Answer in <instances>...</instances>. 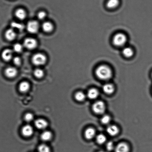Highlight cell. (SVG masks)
<instances>
[{
    "instance_id": "cell-22",
    "label": "cell",
    "mask_w": 152,
    "mask_h": 152,
    "mask_svg": "<svg viewBox=\"0 0 152 152\" xmlns=\"http://www.w3.org/2000/svg\"><path fill=\"white\" fill-rule=\"evenodd\" d=\"M123 55L125 57L127 58L132 57L133 55V49L129 47H125L123 48Z\"/></svg>"
},
{
    "instance_id": "cell-26",
    "label": "cell",
    "mask_w": 152,
    "mask_h": 152,
    "mask_svg": "<svg viewBox=\"0 0 152 152\" xmlns=\"http://www.w3.org/2000/svg\"><path fill=\"white\" fill-rule=\"evenodd\" d=\"M34 75L37 78H42L44 76V72L42 70L37 69L34 71Z\"/></svg>"
},
{
    "instance_id": "cell-28",
    "label": "cell",
    "mask_w": 152,
    "mask_h": 152,
    "mask_svg": "<svg viewBox=\"0 0 152 152\" xmlns=\"http://www.w3.org/2000/svg\"><path fill=\"white\" fill-rule=\"evenodd\" d=\"M111 118L110 116L108 115H104L101 119V121L103 124L107 125L109 124L110 122Z\"/></svg>"
},
{
    "instance_id": "cell-31",
    "label": "cell",
    "mask_w": 152,
    "mask_h": 152,
    "mask_svg": "<svg viewBox=\"0 0 152 152\" xmlns=\"http://www.w3.org/2000/svg\"><path fill=\"white\" fill-rule=\"evenodd\" d=\"M106 148L107 150L109 151H112L115 148L114 144L113 142L111 141L108 142L106 143Z\"/></svg>"
},
{
    "instance_id": "cell-32",
    "label": "cell",
    "mask_w": 152,
    "mask_h": 152,
    "mask_svg": "<svg viewBox=\"0 0 152 152\" xmlns=\"http://www.w3.org/2000/svg\"><path fill=\"white\" fill-rule=\"evenodd\" d=\"M13 62L14 65H16V66H19L21 65V59L19 57H16L13 59Z\"/></svg>"
},
{
    "instance_id": "cell-16",
    "label": "cell",
    "mask_w": 152,
    "mask_h": 152,
    "mask_svg": "<svg viewBox=\"0 0 152 152\" xmlns=\"http://www.w3.org/2000/svg\"><path fill=\"white\" fill-rule=\"evenodd\" d=\"M103 90L105 93L107 94H111L114 91V86L111 84L108 83L105 85L103 87Z\"/></svg>"
},
{
    "instance_id": "cell-20",
    "label": "cell",
    "mask_w": 152,
    "mask_h": 152,
    "mask_svg": "<svg viewBox=\"0 0 152 152\" xmlns=\"http://www.w3.org/2000/svg\"><path fill=\"white\" fill-rule=\"evenodd\" d=\"M19 90L22 93H25L29 90L30 85L27 82H23L19 85Z\"/></svg>"
},
{
    "instance_id": "cell-6",
    "label": "cell",
    "mask_w": 152,
    "mask_h": 152,
    "mask_svg": "<svg viewBox=\"0 0 152 152\" xmlns=\"http://www.w3.org/2000/svg\"><path fill=\"white\" fill-rule=\"evenodd\" d=\"M37 44L36 39L32 38H28L24 40L23 45L27 49H33L36 47Z\"/></svg>"
},
{
    "instance_id": "cell-4",
    "label": "cell",
    "mask_w": 152,
    "mask_h": 152,
    "mask_svg": "<svg viewBox=\"0 0 152 152\" xmlns=\"http://www.w3.org/2000/svg\"><path fill=\"white\" fill-rule=\"evenodd\" d=\"M92 109L96 114H102L105 113L106 107L103 102L102 101H98L93 104Z\"/></svg>"
},
{
    "instance_id": "cell-12",
    "label": "cell",
    "mask_w": 152,
    "mask_h": 152,
    "mask_svg": "<svg viewBox=\"0 0 152 152\" xmlns=\"http://www.w3.org/2000/svg\"><path fill=\"white\" fill-rule=\"evenodd\" d=\"M5 37L8 41H12L15 39L16 37V33L13 28L7 30L5 33Z\"/></svg>"
},
{
    "instance_id": "cell-18",
    "label": "cell",
    "mask_w": 152,
    "mask_h": 152,
    "mask_svg": "<svg viewBox=\"0 0 152 152\" xmlns=\"http://www.w3.org/2000/svg\"><path fill=\"white\" fill-rule=\"evenodd\" d=\"M42 27L44 31L48 33L52 32L54 29L53 25L52 23L49 22H45L43 23Z\"/></svg>"
},
{
    "instance_id": "cell-23",
    "label": "cell",
    "mask_w": 152,
    "mask_h": 152,
    "mask_svg": "<svg viewBox=\"0 0 152 152\" xmlns=\"http://www.w3.org/2000/svg\"><path fill=\"white\" fill-rule=\"evenodd\" d=\"M86 96L83 92H77L75 95V98L79 102H82L86 99Z\"/></svg>"
},
{
    "instance_id": "cell-34",
    "label": "cell",
    "mask_w": 152,
    "mask_h": 152,
    "mask_svg": "<svg viewBox=\"0 0 152 152\" xmlns=\"http://www.w3.org/2000/svg\"><path fill=\"white\" fill-rule=\"evenodd\" d=\"M98 152H106L104 151H99Z\"/></svg>"
},
{
    "instance_id": "cell-24",
    "label": "cell",
    "mask_w": 152,
    "mask_h": 152,
    "mask_svg": "<svg viewBox=\"0 0 152 152\" xmlns=\"http://www.w3.org/2000/svg\"><path fill=\"white\" fill-rule=\"evenodd\" d=\"M96 141L99 144H103L106 141V136L102 134H99L96 137Z\"/></svg>"
},
{
    "instance_id": "cell-7",
    "label": "cell",
    "mask_w": 152,
    "mask_h": 152,
    "mask_svg": "<svg viewBox=\"0 0 152 152\" xmlns=\"http://www.w3.org/2000/svg\"><path fill=\"white\" fill-rule=\"evenodd\" d=\"M22 133L24 137H29L32 136L34 133V129L32 126L29 125H25L22 129Z\"/></svg>"
},
{
    "instance_id": "cell-8",
    "label": "cell",
    "mask_w": 152,
    "mask_h": 152,
    "mask_svg": "<svg viewBox=\"0 0 152 152\" xmlns=\"http://www.w3.org/2000/svg\"><path fill=\"white\" fill-rule=\"evenodd\" d=\"M13 55V51L11 49H6L3 51L1 56L4 61L6 62H9L12 59Z\"/></svg>"
},
{
    "instance_id": "cell-10",
    "label": "cell",
    "mask_w": 152,
    "mask_h": 152,
    "mask_svg": "<svg viewBox=\"0 0 152 152\" xmlns=\"http://www.w3.org/2000/svg\"><path fill=\"white\" fill-rule=\"evenodd\" d=\"M34 124L37 128L39 130H44L48 125V122L45 119H37Z\"/></svg>"
},
{
    "instance_id": "cell-33",
    "label": "cell",
    "mask_w": 152,
    "mask_h": 152,
    "mask_svg": "<svg viewBox=\"0 0 152 152\" xmlns=\"http://www.w3.org/2000/svg\"><path fill=\"white\" fill-rule=\"evenodd\" d=\"M37 16L38 19L42 20L45 18V17L46 16V14L44 11H41V12L38 13Z\"/></svg>"
},
{
    "instance_id": "cell-14",
    "label": "cell",
    "mask_w": 152,
    "mask_h": 152,
    "mask_svg": "<svg viewBox=\"0 0 152 152\" xmlns=\"http://www.w3.org/2000/svg\"><path fill=\"white\" fill-rule=\"evenodd\" d=\"M95 135H96V131L93 128H89L85 131V137L88 140H91L93 138L95 137Z\"/></svg>"
},
{
    "instance_id": "cell-25",
    "label": "cell",
    "mask_w": 152,
    "mask_h": 152,
    "mask_svg": "<svg viewBox=\"0 0 152 152\" xmlns=\"http://www.w3.org/2000/svg\"><path fill=\"white\" fill-rule=\"evenodd\" d=\"M38 151V152H51L49 146L44 144H41L39 146Z\"/></svg>"
},
{
    "instance_id": "cell-1",
    "label": "cell",
    "mask_w": 152,
    "mask_h": 152,
    "mask_svg": "<svg viewBox=\"0 0 152 152\" xmlns=\"http://www.w3.org/2000/svg\"><path fill=\"white\" fill-rule=\"evenodd\" d=\"M96 76L102 80H106L110 79L113 76V72L109 66L102 65L98 67L96 70Z\"/></svg>"
},
{
    "instance_id": "cell-21",
    "label": "cell",
    "mask_w": 152,
    "mask_h": 152,
    "mask_svg": "<svg viewBox=\"0 0 152 152\" xmlns=\"http://www.w3.org/2000/svg\"><path fill=\"white\" fill-rule=\"evenodd\" d=\"M119 4V0H108L106 6L109 9H113L118 7Z\"/></svg>"
},
{
    "instance_id": "cell-9",
    "label": "cell",
    "mask_w": 152,
    "mask_h": 152,
    "mask_svg": "<svg viewBox=\"0 0 152 152\" xmlns=\"http://www.w3.org/2000/svg\"><path fill=\"white\" fill-rule=\"evenodd\" d=\"M18 71L15 68L8 67L5 70V74L7 77L12 78L15 77L17 75Z\"/></svg>"
},
{
    "instance_id": "cell-11",
    "label": "cell",
    "mask_w": 152,
    "mask_h": 152,
    "mask_svg": "<svg viewBox=\"0 0 152 152\" xmlns=\"http://www.w3.org/2000/svg\"><path fill=\"white\" fill-rule=\"evenodd\" d=\"M115 150V152H129L130 149L127 143H121L117 145Z\"/></svg>"
},
{
    "instance_id": "cell-19",
    "label": "cell",
    "mask_w": 152,
    "mask_h": 152,
    "mask_svg": "<svg viewBox=\"0 0 152 152\" xmlns=\"http://www.w3.org/2000/svg\"><path fill=\"white\" fill-rule=\"evenodd\" d=\"M52 133L50 131L45 130L41 134V138L44 141H48L52 139Z\"/></svg>"
},
{
    "instance_id": "cell-13",
    "label": "cell",
    "mask_w": 152,
    "mask_h": 152,
    "mask_svg": "<svg viewBox=\"0 0 152 152\" xmlns=\"http://www.w3.org/2000/svg\"><path fill=\"white\" fill-rule=\"evenodd\" d=\"M106 131L110 136H114L119 133V130L117 126L115 125H110L108 126Z\"/></svg>"
},
{
    "instance_id": "cell-2",
    "label": "cell",
    "mask_w": 152,
    "mask_h": 152,
    "mask_svg": "<svg viewBox=\"0 0 152 152\" xmlns=\"http://www.w3.org/2000/svg\"><path fill=\"white\" fill-rule=\"evenodd\" d=\"M47 60L46 57L43 54L38 53L32 57V63L37 66H42L46 63Z\"/></svg>"
},
{
    "instance_id": "cell-15",
    "label": "cell",
    "mask_w": 152,
    "mask_h": 152,
    "mask_svg": "<svg viewBox=\"0 0 152 152\" xmlns=\"http://www.w3.org/2000/svg\"><path fill=\"white\" fill-rule=\"evenodd\" d=\"M15 15L18 19L22 20L26 18L27 14L24 10L20 8L16 10L15 13Z\"/></svg>"
},
{
    "instance_id": "cell-29",
    "label": "cell",
    "mask_w": 152,
    "mask_h": 152,
    "mask_svg": "<svg viewBox=\"0 0 152 152\" xmlns=\"http://www.w3.org/2000/svg\"><path fill=\"white\" fill-rule=\"evenodd\" d=\"M11 26L13 29L15 28L17 29H22L24 28V25L22 24L16 22H13L11 24Z\"/></svg>"
},
{
    "instance_id": "cell-27",
    "label": "cell",
    "mask_w": 152,
    "mask_h": 152,
    "mask_svg": "<svg viewBox=\"0 0 152 152\" xmlns=\"http://www.w3.org/2000/svg\"><path fill=\"white\" fill-rule=\"evenodd\" d=\"M23 49V46L21 44L19 43L15 44L13 47L14 51L17 53H20L22 52Z\"/></svg>"
},
{
    "instance_id": "cell-17",
    "label": "cell",
    "mask_w": 152,
    "mask_h": 152,
    "mask_svg": "<svg viewBox=\"0 0 152 152\" xmlns=\"http://www.w3.org/2000/svg\"><path fill=\"white\" fill-rule=\"evenodd\" d=\"M99 92L96 89H91L87 92V96L89 99H94L99 96Z\"/></svg>"
},
{
    "instance_id": "cell-5",
    "label": "cell",
    "mask_w": 152,
    "mask_h": 152,
    "mask_svg": "<svg viewBox=\"0 0 152 152\" xmlns=\"http://www.w3.org/2000/svg\"><path fill=\"white\" fill-rule=\"evenodd\" d=\"M39 24L35 21H31L28 23L27 28L28 32L31 34H35L39 29Z\"/></svg>"
},
{
    "instance_id": "cell-35",
    "label": "cell",
    "mask_w": 152,
    "mask_h": 152,
    "mask_svg": "<svg viewBox=\"0 0 152 152\" xmlns=\"http://www.w3.org/2000/svg\"></svg>"
},
{
    "instance_id": "cell-30",
    "label": "cell",
    "mask_w": 152,
    "mask_h": 152,
    "mask_svg": "<svg viewBox=\"0 0 152 152\" xmlns=\"http://www.w3.org/2000/svg\"><path fill=\"white\" fill-rule=\"evenodd\" d=\"M24 119L25 121L28 123H30L34 120V116L31 113H27L25 115Z\"/></svg>"
},
{
    "instance_id": "cell-3",
    "label": "cell",
    "mask_w": 152,
    "mask_h": 152,
    "mask_svg": "<svg viewBox=\"0 0 152 152\" xmlns=\"http://www.w3.org/2000/svg\"><path fill=\"white\" fill-rule=\"evenodd\" d=\"M113 42L114 44L116 46H123L127 42V38L124 34L118 33L115 35Z\"/></svg>"
}]
</instances>
